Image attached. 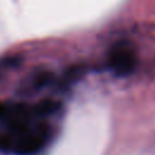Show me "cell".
Listing matches in <instances>:
<instances>
[{
  "instance_id": "obj_2",
  "label": "cell",
  "mask_w": 155,
  "mask_h": 155,
  "mask_svg": "<svg viewBox=\"0 0 155 155\" xmlns=\"http://www.w3.org/2000/svg\"><path fill=\"white\" fill-rule=\"evenodd\" d=\"M12 142V149L11 151H15L16 154H31L38 151L45 142V137L46 133L44 130H35V131H30L29 128L19 134L12 136L8 134Z\"/></svg>"
},
{
  "instance_id": "obj_3",
  "label": "cell",
  "mask_w": 155,
  "mask_h": 155,
  "mask_svg": "<svg viewBox=\"0 0 155 155\" xmlns=\"http://www.w3.org/2000/svg\"><path fill=\"white\" fill-rule=\"evenodd\" d=\"M58 108H59V103H57L52 99H45V101L39 102L34 107V111H35V114L42 116V115H48V114L54 113Z\"/></svg>"
},
{
  "instance_id": "obj_1",
  "label": "cell",
  "mask_w": 155,
  "mask_h": 155,
  "mask_svg": "<svg viewBox=\"0 0 155 155\" xmlns=\"http://www.w3.org/2000/svg\"><path fill=\"white\" fill-rule=\"evenodd\" d=\"M137 65V56L130 45L116 44L109 53V67L117 76L130 75Z\"/></svg>"
}]
</instances>
